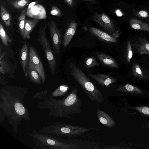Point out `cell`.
<instances>
[{"instance_id": "1", "label": "cell", "mask_w": 149, "mask_h": 149, "mask_svg": "<svg viewBox=\"0 0 149 149\" xmlns=\"http://www.w3.org/2000/svg\"><path fill=\"white\" fill-rule=\"evenodd\" d=\"M28 92V88L17 86L0 89V122L7 118L15 134L17 133V127L22 121L31 120L30 114L24 102Z\"/></svg>"}, {"instance_id": "2", "label": "cell", "mask_w": 149, "mask_h": 149, "mask_svg": "<svg viewBox=\"0 0 149 149\" xmlns=\"http://www.w3.org/2000/svg\"><path fill=\"white\" fill-rule=\"evenodd\" d=\"M77 91V88H75L63 98L57 100L48 97L47 94L49 91L45 89L34 94L32 98L40 100L37 103L36 107L47 110L48 115L71 118V115L74 113H80L81 112V101Z\"/></svg>"}, {"instance_id": "3", "label": "cell", "mask_w": 149, "mask_h": 149, "mask_svg": "<svg viewBox=\"0 0 149 149\" xmlns=\"http://www.w3.org/2000/svg\"><path fill=\"white\" fill-rule=\"evenodd\" d=\"M95 130H99L95 128H86L64 123L56 122L43 127L38 132L61 138L77 137L86 132Z\"/></svg>"}, {"instance_id": "4", "label": "cell", "mask_w": 149, "mask_h": 149, "mask_svg": "<svg viewBox=\"0 0 149 149\" xmlns=\"http://www.w3.org/2000/svg\"><path fill=\"white\" fill-rule=\"evenodd\" d=\"M69 67L72 76L80 85L88 98L92 101L102 103L104 100L103 95L91 80L74 63H70Z\"/></svg>"}, {"instance_id": "5", "label": "cell", "mask_w": 149, "mask_h": 149, "mask_svg": "<svg viewBox=\"0 0 149 149\" xmlns=\"http://www.w3.org/2000/svg\"><path fill=\"white\" fill-rule=\"evenodd\" d=\"M32 139L36 147L41 149H75L78 147L77 143H68L61 138L39 132L28 134Z\"/></svg>"}, {"instance_id": "6", "label": "cell", "mask_w": 149, "mask_h": 149, "mask_svg": "<svg viewBox=\"0 0 149 149\" xmlns=\"http://www.w3.org/2000/svg\"><path fill=\"white\" fill-rule=\"evenodd\" d=\"M47 24L44 23L39 29L37 41L42 47L52 75L54 76L56 67V59L47 39L46 30Z\"/></svg>"}, {"instance_id": "7", "label": "cell", "mask_w": 149, "mask_h": 149, "mask_svg": "<svg viewBox=\"0 0 149 149\" xmlns=\"http://www.w3.org/2000/svg\"><path fill=\"white\" fill-rule=\"evenodd\" d=\"M49 20L47 25L50 30L54 53L55 54H58L61 52L62 43L61 32L55 22L50 18Z\"/></svg>"}, {"instance_id": "8", "label": "cell", "mask_w": 149, "mask_h": 149, "mask_svg": "<svg viewBox=\"0 0 149 149\" xmlns=\"http://www.w3.org/2000/svg\"><path fill=\"white\" fill-rule=\"evenodd\" d=\"M29 59L40 76L41 84H44L46 78L45 69L39 56L32 46L29 48Z\"/></svg>"}, {"instance_id": "9", "label": "cell", "mask_w": 149, "mask_h": 149, "mask_svg": "<svg viewBox=\"0 0 149 149\" xmlns=\"http://www.w3.org/2000/svg\"><path fill=\"white\" fill-rule=\"evenodd\" d=\"M94 21L102 26L111 35L115 32V27L113 22L106 14L103 13L96 14L93 17Z\"/></svg>"}, {"instance_id": "10", "label": "cell", "mask_w": 149, "mask_h": 149, "mask_svg": "<svg viewBox=\"0 0 149 149\" xmlns=\"http://www.w3.org/2000/svg\"><path fill=\"white\" fill-rule=\"evenodd\" d=\"M26 15L28 17L37 19H45L47 13L44 6L39 4L29 5L27 8Z\"/></svg>"}, {"instance_id": "11", "label": "cell", "mask_w": 149, "mask_h": 149, "mask_svg": "<svg viewBox=\"0 0 149 149\" xmlns=\"http://www.w3.org/2000/svg\"><path fill=\"white\" fill-rule=\"evenodd\" d=\"M77 27V23L74 20L70 21L68 23L63 36V47H66L69 44L75 33Z\"/></svg>"}, {"instance_id": "12", "label": "cell", "mask_w": 149, "mask_h": 149, "mask_svg": "<svg viewBox=\"0 0 149 149\" xmlns=\"http://www.w3.org/2000/svg\"><path fill=\"white\" fill-rule=\"evenodd\" d=\"M88 75L96 81L99 84L102 86H108L115 83L117 80L116 78L104 74H90Z\"/></svg>"}, {"instance_id": "13", "label": "cell", "mask_w": 149, "mask_h": 149, "mask_svg": "<svg viewBox=\"0 0 149 149\" xmlns=\"http://www.w3.org/2000/svg\"><path fill=\"white\" fill-rule=\"evenodd\" d=\"M96 113L98 120L104 126L109 128L115 126V121L104 111L97 109Z\"/></svg>"}, {"instance_id": "14", "label": "cell", "mask_w": 149, "mask_h": 149, "mask_svg": "<svg viewBox=\"0 0 149 149\" xmlns=\"http://www.w3.org/2000/svg\"><path fill=\"white\" fill-rule=\"evenodd\" d=\"M28 45L24 43L20 51V61L25 76L27 75V68L29 61Z\"/></svg>"}, {"instance_id": "15", "label": "cell", "mask_w": 149, "mask_h": 149, "mask_svg": "<svg viewBox=\"0 0 149 149\" xmlns=\"http://www.w3.org/2000/svg\"><path fill=\"white\" fill-rule=\"evenodd\" d=\"M27 73L33 83L38 85L41 84L40 76L29 59L27 68Z\"/></svg>"}, {"instance_id": "16", "label": "cell", "mask_w": 149, "mask_h": 149, "mask_svg": "<svg viewBox=\"0 0 149 149\" xmlns=\"http://www.w3.org/2000/svg\"><path fill=\"white\" fill-rule=\"evenodd\" d=\"M96 56L97 58L104 65L113 68H118L117 63L115 60L109 55L103 53H97Z\"/></svg>"}, {"instance_id": "17", "label": "cell", "mask_w": 149, "mask_h": 149, "mask_svg": "<svg viewBox=\"0 0 149 149\" xmlns=\"http://www.w3.org/2000/svg\"><path fill=\"white\" fill-rule=\"evenodd\" d=\"M90 32L97 37L107 42L116 43L117 42L116 39L109 34L96 28L91 27L89 29Z\"/></svg>"}, {"instance_id": "18", "label": "cell", "mask_w": 149, "mask_h": 149, "mask_svg": "<svg viewBox=\"0 0 149 149\" xmlns=\"http://www.w3.org/2000/svg\"><path fill=\"white\" fill-rule=\"evenodd\" d=\"M40 21V19H26L25 25V31L23 40L29 39L31 38L30 34Z\"/></svg>"}, {"instance_id": "19", "label": "cell", "mask_w": 149, "mask_h": 149, "mask_svg": "<svg viewBox=\"0 0 149 149\" xmlns=\"http://www.w3.org/2000/svg\"><path fill=\"white\" fill-rule=\"evenodd\" d=\"M135 48L140 55L149 54V42L144 38H139Z\"/></svg>"}, {"instance_id": "20", "label": "cell", "mask_w": 149, "mask_h": 149, "mask_svg": "<svg viewBox=\"0 0 149 149\" xmlns=\"http://www.w3.org/2000/svg\"><path fill=\"white\" fill-rule=\"evenodd\" d=\"M130 26L135 29L149 31V24L134 18L129 21Z\"/></svg>"}, {"instance_id": "21", "label": "cell", "mask_w": 149, "mask_h": 149, "mask_svg": "<svg viewBox=\"0 0 149 149\" xmlns=\"http://www.w3.org/2000/svg\"><path fill=\"white\" fill-rule=\"evenodd\" d=\"M132 74L136 78L143 79H149L146 70H143L140 65L136 62L134 63L132 66Z\"/></svg>"}, {"instance_id": "22", "label": "cell", "mask_w": 149, "mask_h": 149, "mask_svg": "<svg viewBox=\"0 0 149 149\" xmlns=\"http://www.w3.org/2000/svg\"><path fill=\"white\" fill-rule=\"evenodd\" d=\"M116 91L137 94H141L143 92L137 87L129 84L120 85L115 89Z\"/></svg>"}, {"instance_id": "23", "label": "cell", "mask_w": 149, "mask_h": 149, "mask_svg": "<svg viewBox=\"0 0 149 149\" xmlns=\"http://www.w3.org/2000/svg\"><path fill=\"white\" fill-rule=\"evenodd\" d=\"M69 87L67 85L62 84L60 85L49 95V97L54 98L58 97H62L67 95Z\"/></svg>"}, {"instance_id": "24", "label": "cell", "mask_w": 149, "mask_h": 149, "mask_svg": "<svg viewBox=\"0 0 149 149\" xmlns=\"http://www.w3.org/2000/svg\"><path fill=\"white\" fill-rule=\"evenodd\" d=\"M27 8H25L21 12L18 18V23L19 31L21 35L23 38L25 31V25L26 22V15Z\"/></svg>"}, {"instance_id": "25", "label": "cell", "mask_w": 149, "mask_h": 149, "mask_svg": "<svg viewBox=\"0 0 149 149\" xmlns=\"http://www.w3.org/2000/svg\"><path fill=\"white\" fill-rule=\"evenodd\" d=\"M8 4L15 8L22 9L28 5L30 0H6Z\"/></svg>"}, {"instance_id": "26", "label": "cell", "mask_w": 149, "mask_h": 149, "mask_svg": "<svg viewBox=\"0 0 149 149\" xmlns=\"http://www.w3.org/2000/svg\"><path fill=\"white\" fill-rule=\"evenodd\" d=\"M0 15L2 20L7 26L11 24V16L5 7L1 5L0 7Z\"/></svg>"}, {"instance_id": "27", "label": "cell", "mask_w": 149, "mask_h": 149, "mask_svg": "<svg viewBox=\"0 0 149 149\" xmlns=\"http://www.w3.org/2000/svg\"><path fill=\"white\" fill-rule=\"evenodd\" d=\"M0 37L3 43L6 47H8V43L12 41L1 24H0Z\"/></svg>"}, {"instance_id": "28", "label": "cell", "mask_w": 149, "mask_h": 149, "mask_svg": "<svg viewBox=\"0 0 149 149\" xmlns=\"http://www.w3.org/2000/svg\"><path fill=\"white\" fill-rule=\"evenodd\" d=\"M84 64L87 69L96 66H99V63L97 61L94 57L86 58L84 60Z\"/></svg>"}, {"instance_id": "29", "label": "cell", "mask_w": 149, "mask_h": 149, "mask_svg": "<svg viewBox=\"0 0 149 149\" xmlns=\"http://www.w3.org/2000/svg\"><path fill=\"white\" fill-rule=\"evenodd\" d=\"M0 72L5 74L10 69L9 65L4 59L0 61Z\"/></svg>"}, {"instance_id": "30", "label": "cell", "mask_w": 149, "mask_h": 149, "mask_svg": "<svg viewBox=\"0 0 149 149\" xmlns=\"http://www.w3.org/2000/svg\"><path fill=\"white\" fill-rule=\"evenodd\" d=\"M132 108L142 114L149 116V107L143 106L133 107Z\"/></svg>"}, {"instance_id": "31", "label": "cell", "mask_w": 149, "mask_h": 149, "mask_svg": "<svg viewBox=\"0 0 149 149\" xmlns=\"http://www.w3.org/2000/svg\"><path fill=\"white\" fill-rule=\"evenodd\" d=\"M133 56V52L132 50L131 42L128 40L127 42V60L128 63L130 62Z\"/></svg>"}, {"instance_id": "32", "label": "cell", "mask_w": 149, "mask_h": 149, "mask_svg": "<svg viewBox=\"0 0 149 149\" xmlns=\"http://www.w3.org/2000/svg\"><path fill=\"white\" fill-rule=\"evenodd\" d=\"M50 14L53 15L58 17H61L62 15L60 9L54 5H52L51 6Z\"/></svg>"}, {"instance_id": "33", "label": "cell", "mask_w": 149, "mask_h": 149, "mask_svg": "<svg viewBox=\"0 0 149 149\" xmlns=\"http://www.w3.org/2000/svg\"><path fill=\"white\" fill-rule=\"evenodd\" d=\"M138 15L140 17L144 18L148 17L149 16L148 13L143 10L139 11L138 13Z\"/></svg>"}, {"instance_id": "34", "label": "cell", "mask_w": 149, "mask_h": 149, "mask_svg": "<svg viewBox=\"0 0 149 149\" xmlns=\"http://www.w3.org/2000/svg\"><path fill=\"white\" fill-rule=\"evenodd\" d=\"M121 32L120 30H118L113 33L112 35V36L115 38L116 39L119 37Z\"/></svg>"}, {"instance_id": "35", "label": "cell", "mask_w": 149, "mask_h": 149, "mask_svg": "<svg viewBox=\"0 0 149 149\" xmlns=\"http://www.w3.org/2000/svg\"><path fill=\"white\" fill-rule=\"evenodd\" d=\"M66 3L70 7L73 6L74 2L73 0H64Z\"/></svg>"}, {"instance_id": "36", "label": "cell", "mask_w": 149, "mask_h": 149, "mask_svg": "<svg viewBox=\"0 0 149 149\" xmlns=\"http://www.w3.org/2000/svg\"><path fill=\"white\" fill-rule=\"evenodd\" d=\"M116 13L117 15L119 17L123 15L122 13L119 9H117L116 10Z\"/></svg>"}, {"instance_id": "37", "label": "cell", "mask_w": 149, "mask_h": 149, "mask_svg": "<svg viewBox=\"0 0 149 149\" xmlns=\"http://www.w3.org/2000/svg\"><path fill=\"white\" fill-rule=\"evenodd\" d=\"M6 55V53L5 52L0 53V61L2 60L3 58Z\"/></svg>"}, {"instance_id": "38", "label": "cell", "mask_w": 149, "mask_h": 149, "mask_svg": "<svg viewBox=\"0 0 149 149\" xmlns=\"http://www.w3.org/2000/svg\"><path fill=\"white\" fill-rule=\"evenodd\" d=\"M146 70L147 75L149 78V70Z\"/></svg>"}, {"instance_id": "39", "label": "cell", "mask_w": 149, "mask_h": 149, "mask_svg": "<svg viewBox=\"0 0 149 149\" xmlns=\"http://www.w3.org/2000/svg\"><path fill=\"white\" fill-rule=\"evenodd\" d=\"M84 30H86V31H87L88 30L86 26H84Z\"/></svg>"}, {"instance_id": "40", "label": "cell", "mask_w": 149, "mask_h": 149, "mask_svg": "<svg viewBox=\"0 0 149 149\" xmlns=\"http://www.w3.org/2000/svg\"><path fill=\"white\" fill-rule=\"evenodd\" d=\"M37 0L38 1H43V0Z\"/></svg>"}, {"instance_id": "41", "label": "cell", "mask_w": 149, "mask_h": 149, "mask_svg": "<svg viewBox=\"0 0 149 149\" xmlns=\"http://www.w3.org/2000/svg\"><path fill=\"white\" fill-rule=\"evenodd\" d=\"M91 0V1H92V0Z\"/></svg>"}]
</instances>
